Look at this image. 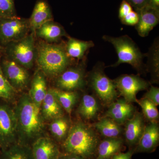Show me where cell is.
Masks as SVG:
<instances>
[{
    "label": "cell",
    "instance_id": "6da1fadb",
    "mask_svg": "<svg viewBox=\"0 0 159 159\" xmlns=\"http://www.w3.org/2000/svg\"><path fill=\"white\" fill-rule=\"evenodd\" d=\"M14 109L17 122V143L31 147L38 139L46 135V122L40 108L26 93L20 97Z\"/></svg>",
    "mask_w": 159,
    "mask_h": 159
},
{
    "label": "cell",
    "instance_id": "7a4b0ae2",
    "mask_svg": "<svg viewBox=\"0 0 159 159\" xmlns=\"http://www.w3.org/2000/svg\"><path fill=\"white\" fill-rule=\"evenodd\" d=\"M100 141L98 133L90 125L77 121L72 124L67 137L60 145L61 152L94 159Z\"/></svg>",
    "mask_w": 159,
    "mask_h": 159
},
{
    "label": "cell",
    "instance_id": "3957f363",
    "mask_svg": "<svg viewBox=\"0 0 159 159\" xmlns=\"http://www.w3.org/2000/svg\"><path fill=\"white\" fill-rule=\"evenodd\" d=\"M36 62L46 77L55 79L73 65V59L66 51L65 44L41 41L36 45Z\"/></svg>",
    "mask_w": 159,
    "mask_h": 159
},
{
    "label": "cell",
    "instance_id": "277c9868",
    "mask_svg": "<svg viewBox=\"0 0 159 159\" xmlns=\"http://www.w3.org/2000/svg\"><path fill=\"white\" fill-rule=\"evenodd\" d=\"M102 39L113 46L118 55V60L110 66L116 67L121 64L126 63L130 65L139 74L145 72V65L143 62L145 54L128 35L113 37L104 35Z\"/></svg>",
    "mask_w": 159,
    "mask_h": 159
},
{
    "label": "cell",
    "instance_id": "5b68a950",
    "mask_svg": "<svg viewBox=\"0 0 159 159\" xmlns=\"http://www.w3.org/2000/svg\"><path fill=\"white\" fill-rule=\"evenodd\" d=\"M105 66L102 62H98L87 73V81L101 104L108 107L118 98V93L113 80L105 74Z\"/></svg>",
    "mask_w": 159,
    "mask_h": 159
},
{
    "label": "cell",
    "instance_id": "8992f818",
    "mask_svg": "<svg viewBox=\"0 0 159 159\" xmlns=\"http://www.w3.org/2000/svg\"><path fill=\"white\" fill-rule=\"evenodd\" d=\"M5 46L4 50L7 59L28 70L33 67L37 54L34 33L31 32L24 38L11 42Z\"/></svg>",
    "mask_w": 159,
    "mask_h": 159
},
{
    "label": "cell",
    "instance_id": "52a82bcc",
    "mask_svg": "<svg viewBox=\"0 0 159 159\" xmlns=\"http://www.w3.org/2000/svg\"><path fill=\"white\" fill-rule=\"evenodd\" d=\"M87 58L72 65L55 78V88L65 91H79L87 85Z\"/></svg>",
    "mask_w": 159,
    "mask_h": 159
},
{
    "label": "cell",
    "instance_id": "ba28073f",
    "mask_svg": "<svg viewBox=\"0 0 159 159\" xmlns=\"http://www.w3.org/2000/svg\"><path fill=\"white\" fill-rule=\"evenodd\" d=\"M17 122L14 109L0 103V148L2 151L17 143Z\"/></svg>",
    "mask_w": 159,
    "mask_h": 159
},
{
    "label": "cell",
    "instance_id": "9c48e42d",
    "mask_svg": "<svg viewBox=\"0 0 159 159\" xmlns=\"http://www.w3.org/2000/svg\"><path fill=\"white\" fill-rule=\"evenodd\" d=\"M31 31L29 19L0 18V43L3 46L24 38Z\"/></svg>",
    "mask_w": 159,
    "mask_h": 159
},
{
    "label": "cell",
    "instance_id": "30bf717a",
    "mask_svg": "<svg viewBox=\"0 0 159 159\" xmlns=\"http://www.w3.org/2000/svg\"><path fill=\"white\" fill-rule=\"evenodd\" d=\"M113 81L118 93L128 102H137V94L139 92L148 89L150 83L138 75L123 74Z\"/></svg>",
    "mask_w": 159,
    "mask_h": 159
},
{
    "label": "cell",
    "instance_id": "8fae6325",
    "mask_svg": "<svg viewBox=\"0 0 159 159\" xmlns=\"http://www.w3.org/2000/svg\"><path fill=\"white\" fill-rule=\"evenodd\" d=\"M0 65L4 76L16 92L27 89L31 81L29 70L6 58L2 60Z\"/></svg>",
    "mask_w": 159,
    "mask_h": 159
},
{
    "label": "cell",
    "instance_id": "7c38bea8",
    "mask_svg": "<svg viewBox=\"0 0 159 159\" xmlns=\"http://www.w3.org/2000/svg\"><path fill=\"white\" fill-rule=\"evenodd\" d=\"M31 149L32 159H58L61 152L59 144L47 135L38 139Z\"/></svg>",
    "mask_w": 159,
    "mask_h": 159
},
{
    "label": "cell",
    "instance_id": "4fadbf2b",
    "mask_svg": "<svg viewBox=\"0 0 159 159\" xmlns=\"http://www.w3.org/2000/svg\"><path fill=\"white\" fill-rule=\"evenodd\" d=\"M145 119L143 114L136 111L124 124V141L130 149H134L142 136L145 126Z\"/></svg>",
    "mask_w": 159,
    "mask_h": 159
},
{
    "label": "cell",
    "instance_id": "5bb4252c",
    "mask_svg": "<svg viewBox=\"0 0 159 159\" xmlns=\"http://www.w3.org/2000/svg\"><path fill=\"white\" fill-rule=\"evenodd\" d=\"M136 111L135 107L124 98L116 99L108 106L104 117L113 119L119 125H124Z\"/></svg>",
    "mask_w": 159,
    "mask_h": 159
},
{
    "label": "cell",
    "instance_id": "9a60e30c",
    "mask_svg": "<svg viewBox=\"0 0 159 159\" xmlns=\"http://www.w3.org/2000/svg\"><path fill=\"white\" fill-rule=\"evenodd\" d=\"M159 143L158 122H149L145 125L144 132L136 147L135 152H152L155 151Z\"/></svg>",
    "mask_w": 159,
    "mask_h": 159
},
{
    "label": "cell",
    "instance_id": "2e32d148",
    "mask_svg": "<svg viewBox=\"0 0 159 159\" xmlns=\"http://www.w3.org/2000/svg\"><path fill=\"white\" fill-rule=\"evenodd\" d=\"M137 12L139 14V20L135 28L140 36L146 37L150 31L158 25L159 10L146 6Z\"/></svg>",
    "mask_w": 159,
    "mask_h": 159
},
{
    "label": "cell",
    "instance_id": "e0dca14e",
    "mask_svg": "<svg viewBox=\"0 0 159 159\" xmlns=\"http://www.w3.org/2000/svg\"><path fill=\"white\" fill-rule=\"evenodd\" d=\"M40 108L42 116L46 122H51L53 119L65 115V111L56 99L53 88L48 89Z\"/></svg>",
    "mask_w": 159,
    "mask_h": 159
},
{
    "label": "cell",
    "instance_id": "ac0fdd59",
    "mask_svg": "<svg viewBox=\"0 0 159 159\" xmlns=\"http://www.w3.org/2000/svg\"><path fill=\"white\" fill-rule=\"evenodd\" d=\"M101 103L96 97L89 94L83 95L77 109V113L84 121H93L99 116Z\"/></svg>",
    "mask_w": 159,
    "mask_h": 159
},
{
    "label": "cell",
    "instance_id": "d6986e66",
    "mask_svg": "<svg viewBox=\"0 0 159 159\" xmlns=\"http://www.w3.org/2000/svg\"><path fill=\"white\" fill-rule=\"evenodd\" d=\"M34 35L49 43H57L61 38L67 36L63 27L53 20L47 22L36 29Z\"/></svg>",
    "mask_w": 159,
    "mask_h": 159
},
{
    "label": "cell",
    "instance_id": "ffe728a7",
    "mask_svg": "<svg viewBox=\"0 0 159 159\" xmlns=\"http://www.w3.org/2000/svg\"><path fill=\"white\" fill-rule=\"evenodd\" d=\"M47 77L39 69L34 73L31 80V87L28 94L33 102L40 107L48 91Z\"/></svg>",
    "mask_w": 159,
    "mask_h": 159
},
{
    "label": "cell",
    "instance_id": "44dd1931",
    "mask_svg": "<svg viewBox=\"0 0 159 159\" xmlns=\"http://www.w3.org/2000/svg\"><path fill=\"white\" fill-rule=\"evenodd\" d=\"M124 142L121 137L105 138L99 142L94 159H111L123 150Z\"/></svg>",
    "mask_w": 159,
    "mask_h": 159
},
{
    "label": "cell",
    "instance_id": "7402d4cb",
    "mask_svg": "<svg viewBox=\"0 0 159 159\" xmlns=\"http://www.w3.org/2000/svg\"><path fill=\"white\" fill-rule=\"evenodd\" d=\"M52 20L53 15L48 4L44 0H39L35 4L29 19L31 32L34 33L35 30L43 24Z\"/></svg>",
    "mask_w": 159,
    "mask_h": 159
},
{
    "label": "cell",
    "instance_id": "603a6c76",
    "mask_svg": "<svg viewBox=\"0 0 159 159\" xmlns=\"http://www.w3.org/2000/svg\"><path fill=\"white\" fill-rule=\"evenodd\" d=\"M72 125L70 117L65 115L52 120L48 126L52 139L61 145L67 137Z\"/></svg>",
    "mask_w": 159,
    "mask_h": 159
},
{
    "label": "cell",
    "instance_id": "cb8c5ba5",
    "mask_svg": "<svg viewBox=\"0 0 159 159\" xmlns=\"http://www.w3.org/2000/svg\"><path fill=\"white\" fill-rule=\"evenodd\" d=\"M91 125L97 133L105 138H119L123 133L122 125L108 117H102Z\"/></svg>",
    "mask_w": 159,
    "mask_h": 159
},
{
    "label": "cell",
    "instance_id": "d4e9b609",
    "mask_svg": "<svg viewBox=\"0 0 159 159\" xmlns=\"http://www.w3.org/2000/svg\"><path fill=\"white\" fill-rule=\"evenodd\" d=\"M94 46L93 41L81 40L70 37L65 44L68 55L72 59H77L78 61L85 57L87 51Z\"/></svg>",
    "mask_w": 159,
    "mask_h": 159
},
{
    "label": "cell",
    "instance_id": "484cf974",
    "mask_svg": "<svg viewBox=\"0 0 159 159\" xmlns=\"http://www.w3.org/2000/svg\"><path fill=\"white\" fill-rule=\"evenodd\" d=\"M147 57V64L145 65V70L150 73L152 82L157 83L159 79V39L157 38L145 54Z\"/></svg>",
    "mask_w": 159,
    "mask_h": 159
},
{
    "label": "cell",
    "instance_id": "4316f807",
    "mask_svg": "<svg viewBox=\"0 0 159 159\" xmlns=\"http://www.w3.org/2000/svg\"><path fill=\"white\" fill-rule=\"evenodd\" d=\"M53 92L60 104L69 116L79 99L78 91L61 90L53 88Z\"/></svg>",
    "mask_w": 159,
    "mask_h": 159
},
{
    "label": "cell",
    "instance_id": "83f0119b",
    "mask_svg": "<svg viewBox=\"0 0 159 159\" xmlns=\"http://www.w3.org/2000/svg\"><path fill=\"white\" fill-rule=\"evenodd\" d=\"M0 159H32L31 147L16 143L2 151Z\"/></svg>",
    "mask_w": 159,
    "mask_h": 159
},
{
    "label": "cell",
    "instance_id": "f1b7e54d",
    "mask_svg": "<svg viewBox=\"0 0 159 159\" xmlns=\"http://www.w3.org/2000/svg\"><path fill=\"white\" fill-rule=\"evenodd\" d=\"M137 103L142 108L145 119L149 122H158L159 113L156 105L144 97L138 99Z\"/></svg>",
    "mask_w": 159,
    "mask_h": 159
},
{
    "label": "cell",
    "instance_id": "f546056e",
    "mask_svg": "<svg viewBox=\"0 0 159 159\" xmlns=\"http://www.w3.org/2000/svg\"><path fill=\"white\" fill-rule=\"evenodd\" d=\"M17 93L4 76L0 65V98L11 101L15 98Z\"/></svg>",
    "mask_w": 159,
    "mask_h": 159
},
{
    "label": "cell",
    "instance_id": "4dcf8cb0",
    "mask_svg": "<svg viewBox=\"0 0 159 159\" xmlns=\"http://www.w3.org/2000/svg\"><path fill=\"white\" fill-rule=\"evenodd\" d=\"M16 16L14 0H0V18Z\"/></svg>",
    "mask_w": 159,
    "mask_h": 159
},
{
    "label": "cell",
    "instance_id": "1f68e13d",
    "mask_svg": "<svg viewBox=\"0 0 159 159\" xmlns=\"http://www.w3.org/2000/svg\"><path fill=\"white\" fill-rule=\"evenodd\" d=\"M148 99L155 105L157 106L159 104V89L158 87L151 85L143 97Z\"/></svg>",
    "mask_w": 159,
    "mask_h": 159
},
{
    "label": "cell",
    "instance_id": "d6a6232c",
    "mask_svg": "<svg viewBox=\"0 0 159 159\" xmlns=\"http://www.w3.org/2000/svg\"><path fill=\"white\" fill-rule=\"evenodd\" d=\"M139 20V14L136 11L132 10L128 13L121 21L123 25L128 26H135Z\"/></svg>",
    "mask_w": 159,
    "mask_h": 159
},
{
    "label": "cell",
    "instance_id": "836d02e7",
    "mask_svg": "<svg viewBox=\"0 0 159 159\" xmlns=\"http://www.w3.org/2000/svg\"><path fill=\"white\" fill-rule=\"evenodd\" d=\"M132 10H133L132 6L125 0H123L120 5L119 11V17L120 20L123 19Z\"/></svg>",
    "mask_w": 159,
    "mask_h": 159
},
{
    "label": "cell",
    "instance_id": "e575fe53",
    "mask_svg": "<svg viewBox=\"0 0 159 159\" xmlns=\"http://www.w3.org/2000/svg\"><path fill=\"white\" fill-rule=\"evenodd\" d=\"M133 7L136 11H139L148 6V0H125Z\"/></svg>",
    "mask_w": 159,
    "mask_h": 159
},
{
    "label": "cell",
    "instance_id": "d590c367",
    "mask_svg": "<svg viewBox=\"0 0 159 159\" xmlns=\"http://www.w3.org/2000/svg\"><path fill=\"white\" fill-rule=\"evenodd\" d=\"M134 153V149H129L126 152H119L113 157L111 159H132L133 155Z\"/></svg>",
    "mask_w": 159,
    "mask_h": 159
},
{
    "label": "cell",
    "instance_id": "8d00e7d4",
    "mask_svg": "<svg viewBox=\"0 0 159 159\" xmlns=\"http://www.w3.org/2000/svg\"><path fill=\"white\" fill-rule=\"evenodd\" d=\"M58 159H84L82 157L74 154L64 153L61 152Z\"/></svg>",
    "mask_w": 159,
    "mask_h": 159
},
{
    "label": "cell",
    "instance_id": "74e56055",
    "mask_svg": "<svg viewBox=\"0 0 159 159\" xmlns=\"http://www.w3.org/2000/svg\"><path fill=\"white\" fill-rule=\"evenodd\" d=\"M147 6L156 10H159V0H148Z\"/></svg>",
    "mask_w": 159,
    "mask_h": 159
},
{
    "label": "cell",
    "instance_id": "f35d334b",
    "mask_svg": "<svg viewBox=\"0 0 159 159\" xmlns=\"http://www.w3.org/2000/svg\"><path fill=\"white\" fill-rule=\"evenodd\" d=\"M3 51H4V48L0 44V53Z\"/></svg>",
    "mask_w": 159,
    "mask_h": 159
},
{
    "label": "cell",
    "instance_id": "ab89813d",
    "mask_svg": "<svg viewBox=\"0 0 159 159\" xmlns=\"http://www.w3.org/2000/svg\"><path fill=\"white\" fill-rule=\"evenodd\" d=\"M1 154H2V149H1V148H0V157H1Z\"/></svg>",
    "mask_w": 159,
    "mask_h": 159
}]
</instances>
